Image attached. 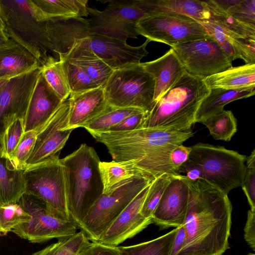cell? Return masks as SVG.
Masks as SVG:
<instances>
[{"label":"cell","instance_id":"cell-30","mask_svg":"<svg viewBox=\"0 0 255 255\" xmlns=\"http://www.w3.org/2000/svg\"><path fill=\"white\" fill-rule=\"evenodd\" d=\"M177 230L178 227L147 242L129 246L119 247L121 255H170Z\"/></svg>","mask_w":255,"mask_h":255},{"label":"cell","instance_id":"cell-25","mask_svg":"<svg viewBox=\"0 0 255 255\" xmlns=\"http://www.w3.org/2000/svg\"><path fill=\"white\" fill-rule=\"evenodd\" d=\"M255 94V87L242 89H210L209 94L201 103L195 115V123L224 110L234 101L247 98Z\"/></svg>","mask_w":255,"mask_h":255},{"label":"cell","instance_id":"cell-19","mask_svg":"<svg viewBox=\"0 0 255 255\" xmlns=\"http://www.w3.org/2000/svg\"><path fill=\"white\" fill-rule=\"evenodd\" d=\"M63 101L49 85L40 71L27 113L24 131H38Z\"/></svg>","mask_w":255,"mask_h":255},{"label":"cell","instance_id":"cell-22","mask_svg":"<svg viewBox=\"0 0 255 255\" xmlns=\"http://www.w3.org/2000/svg\"><path fill=\"white\" fill-rule=\"evenodd\" d=\"M40 67L35 56L14 40L0 44V78L9 79Z\"/></svg>","mask_w":255,"mask_h":255},{"label":"cell","instance_id":"cell-27","mask_svg":"<svg viewBox=\"0 0 255 255\" xmlns=\"http://www.w3.org/2000/svg\"><path fill=\"white\" fill-rule=\"evenodd\" d=\"M47 18H83L89 15L87 0H31Z\"/></svg>","mask_w":255,"mask_h":255},{"label":"cell","instance_id":"cell-48","mask_svg":"<svg viewBox=\"0 0 255 255\" xmlns=\"http://www.w3.org/2000/svg\"><path fill=\"white\" fill-rule=\"evenodd\" d=\"M186 233L183 226L178 227L172 245L170 255H176L182 248L185 242Z\"/></svg>","mask_w":255,"mask_h":255},{"label":"cell","instance_id":"cell-46","mask_svg":"<svg viewBox=\"0 0 255 255\" xmlns=\"http://www.w3.org/2000/svg\"><path fill=\"white\" fill-rule=\"evenodd\" d=\"M191 151V146H185L183 144L175 147L170 154V160L176 172L188 160Z\"/></svg>","mask_w":255,"mask_h":255},{"label":"cell","instance_id":"cell-36","mask_svg":"<svg viewBox=\"0 0 255 255\" xmlns=\"http://www.w3.org/2000/svg\"><path fill=\"white\" fill-rule=\"evenodd\" d=\"M99 168L104 186L103 193L121 182L141 173L134 168L114 160L101 161Z\"/></svg>","mask_w":255,"mask_h":255},{"label":"cell","instance_id":"cell-24","mask_svg":"<svg viewBox=\"0 0 255 255\" xmlns=\"http://www.w3.org/2000/svg\"><path fill=\"white\" fill-rule=\"evenodd\" d=\"M198 22L217 41L232 62L241 59L246 64H255V39L235 38L211 21Z\"/></svg>","mask_w":255,"mask_h":255},{"label":"cell","instance_id":"cell-38","mask_svg":"<svg viewBox=\"0 0 255 255\" xmlns=\"http://www.w3.org/2000/svg\"><path fill=\"white\" fill-rule=\"evenodd\" d=\"M38 131L25 132L10 157L5 160L6 168L11 171L23 170L26 161L32 153L36 140Z\"/></svg>","mask_w":255,"mask_h":255},{"label":"cell","instance_id":"cell-37","mask_svg":"<svg viewBox=\"0 0 255 255\" xmlns=\"http://www.w3.org/2000/svg\"><path fill=\"white\" fill-rule=\"evenodd\" d=\"M89 243L88 238L81 231L70 237L60 239L31 255H76Z\"/></svg>","mask_w":255,"mask_h":255},{"label":"cell","instance_id":"cell-28","mask_svg":"<svg viewBox=\"0 0 255 255\" xmlns=\"http://www.w3.org/2000/svg\"><path fill=\"white\" fill-rule=\"evenodd\" d=\"M23 171L9 170L0 157V204L17 203L24 194Z\"/></svg>","mask_w":255,"mask_h":255},{"label":"cell","instance_id":"cell-14","mask_svg":"<svg viewBox=\"0 0 255 255\" xmlns=\"http://www.w3.org/2000/svg\"><path fill=\"white\" fill-rule=\"evenodd\" d=\"M40 67L8 80L0 93V135L15 121L25 122Z\"/></svg>","mask_w":255,"mask_h":255},{"label":"cell","instance_id":"cell-51","mask_svg":"<svg viewBox=\"0 0 255 255\" xmlns=\"http://www.w3.org/2000/svg\"><path fill=\"white\" fill-rule=\"evenodd\" d=\"M3 29H4V25H3V22H2L1 17L0 10V30H3Z\"/></svg>","mask_w":255,"mask_h":255},{"label":"cell","instance_id":"cell-7","mask_svg":"<svg viewBox=\"0 0 255 255\" xmlns=\"http://www.w3.org/2000/svg\"><path fill=\"white\" fill-rule=\"evenodd\" d=\"M152 181L139 173L113 186L96 202L79 229L90 241L98 242L121 213Z\"/></svg>","mask_w":255,"mask_h":255},{"label":"cell","instance_id":"cell-11","mask_svg":"<svg viewBox=\"0 0 255 255\" xmlns=\"http://www.w3.org/2000/svg\"><path fill=\"white\" fill-rule=\"evenodd\" d=\"M136 30L150 41L163 43L171 47L210 36L197 20L162 6L161 12L140 19Z\"/></svg>","mask_w":255,"mask_h":255},{"label":"cell","instance_id":"cell-23","mask_svg":"<svg viewBox=\"0 0 255 255\" xmlns=\"http://www.w3.org/2000/svg\"><path fill=\"white\" fill-rule=\"evenodd\" d=\"M87 37L77 41L64 55L84 70L98 87L104 88L113 70L94 53Z\"/></svg>","mask_w":255,"mask_h":255},{"label":"cell","instance_id":"cell-42","mask_svg":"<svg viewBox=\"0 0 255 255\" xmlns=\"http://www.w3.org/2000/svg\"><path fill=\"white\" fill-rule=\"evenodd\" d=\"M227 11L238 21L255 29V0H239Z\"/></svg>","mask_w":255,"mask_h":255},{"label":"cell","instance_id":"cell-39","mask_svg":"<svg viewBox=\"0 0 255 255\" xmlns=\"http://www.w3.org/2000/svg\"><path fill=\"white\" fill-rule=\"evenodd\" d=\"M30 218L18 203L0 204V236L6 235L18 225L28 222Z\"/></svg>","mask_w":255,"mask_h":255},{"label":"cell","instance_id":"cell-8","mask_svg":"<svg viewBox=\"0 0 255 255\" xmlns=\"http://www.w3.org/2000/svg\"><path fill=\"white\" fill-rule=\"evenodd\" d=\"M103 10L88 7L90 35H100L127 41L137 38L138 21L152 15L150 0H110Z\"/></svg>","mask_w":255,"mask_h":255},{"label":"cell","instance_id":"cell-26","mask_svg":"<svg viewBox=\"0 0 255 255\" xmlns=\"http://www.w3.org/2000/svg\"><path fill=\"white\" fill-rule=\"evenodd\" d=\"M203 79L209 89H242L255 87V64L232 67Z\"/></svg>","mask_w":255,"mask_h":255},{"label":"cell","instance_id":"cell-41","mask_svg":"<svg viewBox=\"0 0 255 255\" xmlns=\"http://www.w3.org/2000/svg\"><path fill=\"white\" fill-rule=\"evenodd\" d=\"M25 122L17 119L0 135V157L8 160L14 151L25 132Z\"/></svg>","mask_w":255,"mask_h":255},{"label":"cell","instance_id":"cell-2","mask_svg":"<svg viewBox=\"0 0 255 255\" xmlns=\"http://www.w3.org/2000/svg\"><path fill=\"white\" fill-rule=\"evenodd\" d=\"M88 132L106 146L113 160L137 170L151 180L164 174L179 175L172 166L170 154L194 135L192 130L159 128Z\"/></svg>","mask_w":255,"mask_h":255},{"label":"cell","instance_id":"cell-31","mask_svg":"<svg viewBox=\"0 0 255 255\" xmlns=\"http://www.w3.org/2000/svg\"><path fill=\"white\" fill-rule=\"evenodd\" d=\"M217 140L229 141L237 130V121L231 111L218 112L200 122Z\"/></svg>","mask_w":255,"mask_h":255},{"label":"cell","instance_id":"cell-29","mask_svg":"<svg viewBox=\"0 0 255 255\" xmlns=\"http://www.w3.org/2000/svg\"><path fill=\"white\" fill-rule=\"evenodd\" d=\"M206 2L210 12V21L220 26L232 37L255 39V29L235 19L227 10L220 8L214 0H206Z\"/></svg>","mask_w":255,"mask_h":255},{"label":"cell","instance_id":"cell-43","mask_svg":"<svg viewBox=\"0 0 255 255\" xmlns=\"http://www.w3.org/2000/svg\"><path fill=\"white\" fill-rule=\"evenodd\" d=\"M146 115V113L144 112L131 115L106 131H127L141 129L142 128Z\"/></svg>","mask_w":255,"mask_h":255},{"label":"cell","instance_id":"cell-15","mask_svg":"<svg viewBox=\"0 0 255 255\" xmlns=\"http://www.w3.org/2000/svg\"><path fill=\"white\" fill-rule=\"evenodd\" d=\"M70 108L68 99L38 131L33 150L26 161V167L54 156L64 146L73 130L67 129Z\"/></svg>","mask_w":255,"mask_h":255},{"label":"cell","instance_id":"cell-21","mask_svg":"<svg viewBox=\"0 0 255 255\" xmlns=\"http://www.w3.org/2000/svg\"><path fill=\"white\" fill-rule=\"evenodd\" d=\"M140 64L154 78V103L186 72L172 48L161 57Z\"/></svg>","mask_w":255,"mask_h":255},{"label":"cell","instance_id":"cell-17","mask_svg":"<svg viewBox=\"0 0 255 255\" xmlns=\"http://www.w3.org/2000/svg\"><path fill=\"white\" fill-rule=\"evenodd\" d=\"M189 189L183 175L173 176L154 211L152 222L163 228L182 226L186 216Z\"/></svg>","mask_w":255,"mask_h":255},{"label":"cell","instance_id":"cell-49","mask_svg":"<svg viewBox=\"0 0 255 255\" xmlns=\"http://www.w3.org/2000/svg\"><path fill=\"white\" fill-rule=\"evenodd\" d=\"M8 39L3 30H0V44L6 42Z\"/></svg>","mask_w":255,"mask_h":255},{"label":"cell","instance_id":"cell-52","mask_svg":"<svg viewBox=\"0 0 255 255\" xmlns=\"http://www.w3.org/2000/svg\"><path fill=\"white\" fill-rule=\"evenodd\" d=\"M255 255V254H253V253H250V254H248V255Z\"/></svg>","mask_w":255,"mask_h":255},{"label":"cell","instance_id":"cell-13","mask_svg":"<svg viewBox=\"0 0 255 255\" xmlns=\"http://www.w3.org/2000/svg\"><path fill=\"white\" fill-rule=\"evenodd\" d=\"M171 48L187 73L202 79L233 67L232 62L211 36Z\"/></svg>","mask_w":255,"mask_h":255},{"label":"cell","instance_id":"cell-35","mask_svg":"<svg viewBox=\"0 0 255 255\" xmlns=\"http://www.w3.org/2000/svg\"><path fill=\"white\" fill-rule=\"evenodd\" d=\"M158 3L169 10L190 16L198 21H209L210 12L206 1L158 0Z\"/></svg>","mask_w":255,"mask_h":255},{"label":"cell","instance_id":"cell-12","mask_svg":"<svg viewBox=\"0 0 255 255\" xmlns=\"http://www.w3.org/2000/svg\"><path fill=\"white\" fill-rule=\"evenodd\" d=\"M18 203L31 217L28 222L11 230L20 238L40 243L54 238H67L77 233L78 227L72 221L59 216L41 200L24 194Z\"/></svg>","mask_w":255,"mask_h":255},{"label":"cell","instance_id":"cell-20","mask_svg":"<svg viewBox=\"0 0 255 255\" xmlns=\"http://www.w3.org/2000/svg\"><path fill=\"white\" fill-rule=\"evenodd\" d=\"M68 99L70 108L67 129L83 127L103 112L108 105L103 87L70 94Z\"/></svg>","mask_w":255,"mask_h":255},{"label":"cell","instance_id":"cell-16","mask_svg":"<svg viewBox=\"0 0 255 255\" xmlns=\"http://www.w3.org/2000/svg\"><path fill=\"white\" fill-rule=\"evenodd\" d=\"M87 40L94 53L113 71L140 63L148 52L146 47L150 40L138 46H132L127 41L100 35H92Z\"/></svg>","mask_w":255,"mask_h":255},{"label":"cell","instance_id":"cell-4","mask_svg":"<svg viewBox=\"0 0 255 255\" xmlns=\"http://www.w3.org/2000/svg\"><path fill=\"white\" fill-rule=\"evenodd\" d=\"M209 92L203 79L186 72L154 103L146 114L142 128L191 130L197 111Z\"/></svg>","mask_w":255,"mask_h":255},{"label":"cell","instance_id":"cell-50","mask_svg":"<svg viewBox=\"0 0 255 255\" xmlns=\"http://www.w3.org/2000/svg\"><path fill=\"white\" fill-rule=\"evenodd\" d=\"M8 79L0 78V93Z\"/></svg>","mask_w":255,"mask_h":255},{"label":"cell","instance_id":"cell-45","mask_svg":"<svg viewBox=\"0 0 255 255\" xmlns=\"http://www.w3.org/2000/svg\"><path fill=\"white\" fill-rule=\"evenodd\" d=\"M247 170L242 185L251 209L255 210V168L246 167Z\"/></svg>","mask_w":255,"mask_h":255},{"label":"cell","instance_id":"cell-47","mask_svg":"<svg viewBox=\"0 0 255 255\" xmlns=\"http://www.w3.org/2000/svg\"><path fill=\"white\" fill-rule=\"evenodd\" d=\"M244 238L250 247L255 250V210L248 211L247 220L244 228Z\"/></svg>","mask_w":255,"mask_h":255},{"label":"cell","instance_id":"cell-33","mask_svg":"<svg viewBox=\"0 0 255 255\" xmlns=\"http://www.w3.org/2000/svg\"><path fill=\"white\" fill-rule=\"evenodd\" d=\"M40 69L45 80L55 92L63 101L68 99L71 92L61 61L52 57Z\"/></svg>","mask_w":255,"mask_h":255},{"label":"cell","instance_id":"cell-32","mask_svg":"<svg viewBox=\"0 0 255 255\" xmlns=\"http://www.w3.org/2000/svg\"><path fill=\"white\" fill-rule=\"evenodd\" d=\"M142 112L144 111L137 108H117L108 104L103 112L84 125L83 128L88 131H106L121 122L126 118Z\"/></svg>","mask_w":255,"mask_h":255},{"label":"cell","instance_id":"cell-9","mask_svg":"<svg viewBox=\"0 0 255 255\" xmlns=\"http://www.w3.org/2000/svg\"><path fill=\"white\" fill-rule=\"evenodd\" d=\"M107 104L112 107L150 111L154 104V80L140 63L114 70L104 87Z\"/></svg>","mask_w":255,"mask_h":255},{"label":"cell","instance_id":"cell-44","mask_svg":"<svg viewBox=\"0 0 255 255\" xmlns=\"http://www.w3.org/2000/svg\"><path fill=\"white\" fill-rule=\"evenodd\" d=\"M76 255H121V253L118 246L92 242L86 245Z\"/></svg>","mask_w":255,"mask_h":255},{"label":"cell","instance_id":"cell-18","mask_svg":"<svg viewBox=\"0 0 255 255\" xmlns=\"http://www.w3.org/2000/svg\"><path fill=\"white\" fill-rule=\"evenodd\" d=\"M149 185L132 200L97 242L117 247L140 233L152 223L151 219L145 218L141 213Z\"/></svg>","mask_w":255,"mask_h":255},{"label":"cell","instance_id":"cell-6","mask_svg":"<svg viewBox=\"0 0 255 255\" xmlns=\"http://www.w3.org/2000/svg\"><path fill=\"white\" fill-rule=\"evenodd\" d=\"M191 148L187 161L181 167L198 168L202 179L227 195L242 186L247 170L246 156L208 143H198Z\"/></svg>","mask_w":255,"mask_h":255},{"label":"cell","instance_id":"cell-1","mask_svg":"<svg viewBox=\"0 0 255 255\" xmlns=\"http://www.w3.org/2000/svg\"><path fill=\"white\" fill-rule=\"evenodd\" d=\"M184 178L189 189L186 233L176 255H222L229 248L232 206L228 195L203 179Z\"/></svg>","mask_w":255,"mask_h":255},{"label":"cell","instance_id":"cell-40","mask_svg":"<svg viewBox=\"0 0 255 255\" xmlns=\"http://www.w3.org/2000/svg\"><path fill=\"white\" fill-rule=\"evenodd\" d=\"M173 176L162 174L150 183L141 209V213L146 219H151L162 195Z\"/></svg>","mask_w":255,"mask_h":255},{"label":"cell","instance_id":"cell-3","mask_svg":"<svg viewBox=\"0 0 255 255\" xmlns=\"http://www.w3.org/2000/svg\"><path fill=\"white\" fill-rule=\"evenodd\" d=\"M70 219L78 228L104 192L99 168L101 162L95 149L86 143L60 159Z\"/></svg>","mask_w":255,"mask_h":255},{"label":"cell","instance_id":"cell-34","mask_svg":"<svg viewBox=\"0 0 255 255\" xmlns=\"http://www.w3.org/2000/svg\"><path fill=\"white\" fill-rule=\"evenodd\" d=\"M70 94H76L92 90L98 87L87 73L74 62L64 55H59Z\"/></svg>","mask_w":255,"mask_h":255},{"label":"cell","instance_id":"cell-10","mask_svg":"<svg viewBox=\"0 0 255 255\" xmlns=\"http://www.w3.org/2000/svg\"><path fill=\"white\" fill-rule=\"evenodd\" d=\"M60 159L56 154L27 166L23 171L24 194L41 200L59 216L71 220L67 210L63 169Z\"/></svg>","mask_w":255,"mask_h":255},{"label":"cell","instance_id":"cell-5","mask_svg":"<svg viewBox=\"0 0 255 255\" xmlns=\"http://www.w3.org/2000/svg\"><path fill=\"white\" fill-rule=\"evenodd\" d=\"M3 31L10 38L31 52L40 66L53 56L49 40L47 18L31 0H0Z\"/></svg>","mask_w":255,"mask_h":255}]
</instances>
